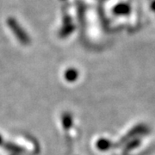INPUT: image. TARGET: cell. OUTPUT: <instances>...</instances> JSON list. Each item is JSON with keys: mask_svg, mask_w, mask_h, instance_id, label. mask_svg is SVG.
Returning <instances> with one entry per match:
<instances>
[]
</instances>
